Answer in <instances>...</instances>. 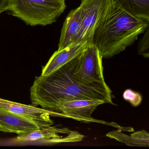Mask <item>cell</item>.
<instances>
[{"label": "cell", "mask_w": 149, "mask_h": 149, "mask_svg": "<svg viewBox=\"0 0 149 149\" xmlns=\"http://www.w3.org/2000/svg\"><path fill=\"white\" fill-rule=\"evenodd\" d=\"M81 54L49 75L36 77L30 90L34 106L56 112L61 103L74 99L99 100L114 104L112 92L106 83L84 82L76 76Z\"/></svg>", "instance_id": "obj_1"}, {"label": "cell", "mask_w": 149, "mask_h": 149, "mask_svg": "<svg viewBox=\"0 0 149 149\" xmlns=\"http://www.w3.org/2000/svg\"><path fill=\"white\" fill-rule=\"evenodd\" d=\"M149 26V20L139 18L111 0L109 8L94 33L92 44L102 58L109 59L133 44Z\"/></svg>", "instance_id": "obj_2"}, {"label": "cell", "mask_w": 149, "mask_h": 149, "mask_svg": "<svg viewBox=\"0 0 149 149\" xmlns=\"http://www.w3.org/2000/svg\"><path fill=\"white\" fill-rule=\"evenodd\" d=\"M65 0H10L7 11L26 25L46 26L54 23L66 9Z\"/></svg>", "instance_id": "obj_3"}, {"label": "cell", "mask_w": 149, "mask_h": 149, "mask_svg": "<svg viewBox=\"0 0 149 149\" xmlns=\"http://www.w3.org/2000/svg\"><path fill=\"white\" fill-rule=\"evenodd\" d=\"M111 0H82L81 29L77 42L92 44L94 33L109 8Z\"/></svg>", "instance_id": "obj_4"}, {"label": "cell", "mask_w": 149, "mask_h": 149, "mask_svg": "<svg viewBox=\"0 0 149 149\" xmlns=\"http://www.w3.org/2000/svg\"><path fill=\"white\" fill-rule=\"evenodd\" d=\"M85 136L79 132L68 128L50 126L29 133L19 135L13 139L15 143H25L41 140L47 144L77 143L83 140Z\"/></svg>", "instance_id": "obj_5"}, {"label": "cell", "mask_w": 149, "mask_h": 149, "mask_svg": "<svg viewBox=\"0 0 149 149\" xmlns=\"http://www.w3.org/2000/svg\"><path fill=\"white\" fill-rule=\"evenodd\" d=\"M102 59L96 46L88 44L80 55L75 71L76 76L84 82L104 83Z\"/></svg>", "instance_id": "obj_6"}, {"label": "cell", "mask_w": 149, "mask_h": 149, "mask_svg": "<svg viewBox=\"0 0 149 149\" xmlns=\"http://www.w3.org/2000/svg\"><path fill=\"white\" fill-rule=\"evenodd\" d=\"M104 104H105L104 102L99 100L74 99L61 103L57 106L56 112L61 113L62 118H72L83 123L95 122L109 124L91 117L97 107Z\"/></svg>", "instance_id": "obj_7"}, {"label": "cell", "mask_w": 149, "mask_h": 149, "mask_svg": "<svg viewBox=\"0 0 149 149\" xmlns=\"http://www.w3.org/2000/svg\"><path fill=\"white\" fill-rule=\"evenodd\" d=\"M0 107L16 115L31 119L43 127L54 124L50 116L62 117L61 113L50 110L37 108L35 106L26 105L1 98Z\"/></svg>", "instance_id": "obj_8"}, {"label": "cell", "mask_w": 149, "mask_h": 149, "mask_svg": "<svg viewBox=\"0 0 149 149\" xmlns=\"http://www.w3.org/2000/svg\"><path fill=\"white\" fill-rule=\"evenodd\" d=\"M43 128L31 119L0 107V132L19 135Z\"/></svg>", "instance_id": "obj_9"}, {"label": "cell", "mask_w": 149, "mask_h": 149, "mask_svg": "<svg viewBox=\"0 0 149 149\" xmlns=\"http://www.w3.org/2000/svg\"><path fill=\"white\" fill-rule=\"evenodd\" d=\"M88 42H79L54 52L46 65L42 67L41 76L47 77L81 54L87 47Z\"/></svg>", "instance_id": "obj_10"}, {"label": "cell", "mask_w": 149, "mask_h": 149, "mask_svg": "<svg viewBox=\"0 0 149 149\" xmlns=\"http://www.w3.org/2000/svg\"><path fill=\"white\" fill-rule=\"evenodd\" d=\"M81 9L80 6L68 14L62 29L58 50H61L77 42L81 29Z\"/></svg>", "instance_id": "obj_11"}, {"label": "cell", "mask_w": 149, "mask_h": 149, "mask_svg": "<svg viewBox=\"0 0 149 149\" xmlns=\"http://www.w3.org/2000/svg\"><path fill=\"white\" fill-rule=\"evenodd\" d=\"M139 18L149 20V0H115Z\"/></svg>", "instance_id": "obj_12"}, {"label": "cell", "mask_w": 149, "mask_h": 149, "mask_svg": "<svg viewBox=\"0 0 149 149\" xmlns=\"http://www.w3.org/2000/svg\"><path fill=\"white\" fill-rule=\"evenodd\" d=\"M107 136L111 138L115 139L118 141L125 143L130 146H146L143 142L137 139L134 134H132L131 136L122 133L119 131H114L108 133L106 135Z\"/></svg>", "instance_id": "obj_13"}, {"label": "cell", "mask_w": 149, "mask_h": 149, "mask_svg": "<svg viewBox=\"0 0 149 149\" xmlns=\"http://www.w3.org/2000/svg\"><path fill=\"white\" fill-rule=\"evenodd\" d=\"M144 33V35L139 43L138 53L145 58H148L149 57V26Z\"/></svg>", "instance_id": "obj_14"}, {"label": "cell", "mask_w": 149, "mask_h": 149, "mask_svg": "<svg viewBox=\"0 0 149 149\" xmlns=\"http://www.w3.org/2000/svg\"><path fill=\"white\" fill-rule=\"evenodd\" d=\"M123 97L125 101H128L134 107L139 106L142 102V96L131 89L126 90L124 92Z\"/></svg>", "instance_id": "obj_15"}, {"label": "cell", "mask_w": 149, "mask_h": 149, "mask_svg": "<svg viewBox=\"0 0 149 149\" xmlns=\"http://www.w3.org/2000/svg\"><path fill=\"white\" fill-rule=\"evenodd\" d=\"M10 0H0V15L8 11Z\"/></svg>", "instance_id": "obj_16"}]
</instances>
